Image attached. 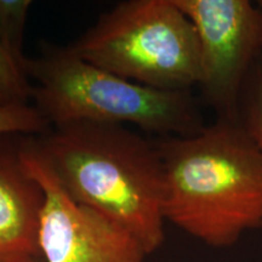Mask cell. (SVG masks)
Returning <instances> with one entry per match:
<instances>
[{"label": "cell", "mask_w": 262, "mask_h": 262, "mask_svg": "<svg viewBox=\"0 0 262 262\" xmlns=\"http://www.w3.org/2000/svg\"><path fill=\"white\" fill-rule=\"evenodd\" d=\"M83 60L162 90H191L199 78L195 28L175 0H126L68 45Z\"/></svg>", "instance_id": "cell-4"}, {"label": "cell", "mask_w": 262, "mask_h": 262, "mask_svg": "<svg viewBox=\"0 0 262 262\" xmlns=\"http://www.w3.org/2000/svg\"><path fill=\"white\" fill-rule=\"evenodd\" d=\"M32 84L0 45V104H28Z\"/></svg>", "instance_id": "cell-11"}, {"label": "cell", "mask_w": 262, "mask_h": 262, "mask_svg": "<svg viewBox=\"0 0 262 262\" xmlns=\"http://www.w3.org/2000/svg\"><path fill=\"white\" fill-rule=\"evenodd\" d=\"M68 195L126 229L152 254L165 239V179L155 140L129 126L78 122L34 139Z\"/></svg>", "instance_id": "cell-2"}, {"label": "cell", "mask_w": 262, "mask_h": 262, "mask_svg": "<svg viewBox=\"0 0 262 262\" xmlns=\"http://www.w3.org/2000/svg\"><path fill=\"white\" fill-rule=\"evenodd\" d=\"M239 122L262 157V57L249 74L239 102Z\"/></svg>", "instance_id": "cell-9"}, {"label": "cell", "mask_w": 262, "mask_h": 262, "mask_svg": "<svg viewBox=\"0 0 262 262\" xmlns=\"http://www.w3.org/2000/svg\"><path fill=\"white\" fill-rule=\"evenodd\" d=\"M31 0H0V45L24 71L27 56L24 54L25 31Z\"/></svg>", "instance_id": "cell-8"}, {"label": "cell", "mask_w": 262, "mask_h": 262, "mask_svg": "<svg viewBox=\"0 0 262 262\" xmlns=\"http://www.w3.org/2000/svg\"><path fill=\"white\" fill-rule=\"evenodd\" d=\"M155 142L165 221L219 249L262 228V157L239 120L217 119L193 135Z\"/></svg>", "instance_id": "cell-1"}, {"label": "cell", "mask_w": 262, "mask_h": 262, "mask_svg": "<svg viewBox=\"0 0 262 262\" xmlns=\"http://www.w3.org/2000/svg\"><path fill=\"white\" fill-rule=\"evenodd\" d=\"M21 156L45 195L39 229L44 262H145L148 254L133 234L68 195L33 136L21 141Z\"/></svg>", "instance_id": "cell-6"}, {"label": "cell", "mask_w": 262, "mask_h": 262, "mask_svg": "<svg viewBox=\"0 0 262 262\" xmlns=\"http://www.w3.org/2000/svg\"><path fill=\"white\" fill-rule=\"evenodd\" d=\"M0 262H41L40 255L0 254Z\"/></svg>", "instance_id": "cell-12"}, {"label": "cell", "mask_w": 262, "mask_h": 262, "mask_svg": "<svg viewBox=\"0 0 262 262\" xmlns=\"http://www.w3.org/2000/svg\"><path fill=\"white\" fill-rule=\"evenodd\" d=\"M25 74L34 107L50 126L91 122L134 125L157 137L189 136L205 126L191 90L145 86L83 60L70 47H45Z\"/></svg>", "instance_id": "cell-3"}, {"label": "cell", "mask_w": 262, "mask_h": 262, "mask_svg": "<svg viewBox=\"0 0 262 262\" xmlns=\"http://www.w3.org/2000/svg\"><path fill=\"white\" fill-rule=\"evenodd\" d=\"M50 129V124L32 104H0V136H40Z\"/></svg>", "instance_id": "cell-10"}, {"label": "cell", "mask_w": 262, "mask_h": 262, "mask_svg": "<svg viewBox=\"0 0 262 262\" xmlns=\"http://www.w3.org/2000/svg\"><path fill=\"white\" fill-rule=\"evenodd\" d=\"M9 136H0V254L40 255L44 191L26 168L21 142H6Z\"/></svg>", "instance_id": "cell-7"}, {"label": "cell", "mask_w": 262, "mask_h": 262, "mask_svg": "<svg viewBox=\"0 0 262 262\" xmlns=\"http://www.w3.org/2000/svg\"><path fill=\"white\" fill-rule=\"evenodd\" d=\"M256 4H257L258 6H260V9L262 10V0H258V2L256 3Z\"/></svg>", "instance_id": "cell-13"}, {"label": "cell", "mask_w": 262, "mask_h": 262, "mask_svg": "<svg viewBox=\"0 0 262 262\" xmlns=\"http://www.w3.org/2000/svg\"><path fill=\"white\" fill-rule=\"evenodd\" d=\"M194 26L196 86L217 119L239 120L242 91L262 57V10L249 0H175Z\"/></svg>", "instance_id": "cell-5"}]
</instances>
